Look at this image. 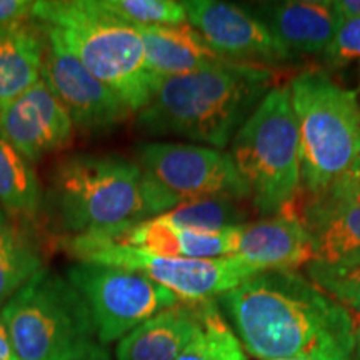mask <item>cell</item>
I'll return each instance as SVG.
<instances>
[{"mask_svg":"<svg viewBox=\"0 0 360 360\" xmlns=\"http://www.w3.org/2000/svg\"><path fill=\"white\" fill-rule=\"evenodd\" d=\"M34 2L29 0H0V24L30 19Z\"/></svg>","mask_w":360,"mask_h":360,"instance_id":"cell-27","label":"cell"},{"mask_svg":"<svg viewBox=\"0 0 360 360\" xmlns=\"http://www.w3.org/2000/svg\"><path fill=\"white\" fill-rule=\"evenodd\" d=\"M0 312L19 360H75L102 345L84 297L47 267Z\"/></svg>","mask_w":360,"mask_h":360,"instance_id":"cell-6","label":"cell"},{"mask_svg":"<svg viewBox=\"0 0 360 360\" xmlns=\"http://www.w3.org/2000/svg\"><path fill=\"white\" fill-rule=\"evenodd\" d=\"M321 58L330 69H340L355 58H360V19L342 20L335 37L328 44Z\"/></svg>","mask_w":360,"mask_h":360,"instance_id":"cell-26","label":"cell"},{"mask_svg":"<svg viewBox=\"0 0 360 360\" xmlns=\"http://www.w3.org/2000/svg\"><path fill=\"white\" fill-rule=\"evenodd\" d=\"M0 360H19L15 355V350H13L12 339L11 335H8L2 312H0Z\"/></svg>","mask_w":360,"mask_h":360,"instance_id":"cell-28","label":"cell"},{"mask_svg":"<svg viewBox=\"0 0 360 360\" xmlns=\"http://www.w3.org/2000/svg\"><path fill=\"white\" fill-rule=\"evenodd\" d=\"M7 220H8V217H7V214H6V212H4V210H2V209H0V225H4V224H6V222H7Z\"/></svg>","mask_w":360,"mask_h":360,"instance_id":"cell-33","label":"cell"},{"mask_svg":"<svg viewBox=\"0 0 360 360\" xmlns=\"http://www.w3.org/2000/svg\"><path fill=\"white\" fill-rule=\"evenodd\" d=\"M45 34L37 22L0 24V110L42 79Z\"/></svg>","mask_w":360,"mask_h":360,"instance_id":"cell-19","label":"cell"},{"mask_svg":"<svg viewBox=\"0 0 360 360\" xmlns=\"http://www.w3.org/2000/svg\"><path fill=\"white\" fill-rule=\"evenodd\" d=\"M75 360H114L110 357L109 350H107L105 345H101V347L92 350V352H89L87 355H84V357H79Z\"/></svg>","mask_w":360,"mask_h":360,"instance_id":"cell-30","label":"cell"},{"mask_svg":"<svg viewBox=\"0 0 360 360\" xmlns=\"http://www.w3.org/2000/svg\"><path fill=\"white\" fill-rule=\"evenodd\" d=\"M74 130L64 103L44 79L0 110V132L32 165L69 147Z\"/></svg>","mask_w":360,"mask_h":360,"instance_id":"cell-14","label":"cell"},{"mask_svg":"<svg viewBox=\"0 0 360 360\" xmlns=\"http://www.w3.org/2000/svg\"><path fill=\"white\" fill-rule=\"evenodd\" d=\"M139 165L180 204L209 197H227L238 202L252 197L249 184L238 172L232 155L219 148L147 142L139 147Z\"/></svg>","mask_w":360,"mask_h":360,"instance_id":"cell-10","label":"cell"},{"mask_svg":"<svg viewBox=\"0 0 360 360\" xmlns=\"http://www.w3.org/2000/svg\"><path fill=\"white\" fill-rule=\"evenodd\" d=\"M115 19L135 27L180 25L187 22L184 2L177 0H96Z\"/></svg>","mask_w":360,"mask_h":360,"instance_id":"cell-25","label":"cell"},{"mask_svg":"<svg viewBox=\"0 0 360 360\" xmlns=\"http://www.w3.org/2000/svg\"><path fill=\"white\" fill-rule=\"evenodd\" d=\"M282 212L304 225L312 260L339 262L360 257V187L349 174L319 193H297Z\"/></svg>","mask_w":360,"mask_h":360,"instance_id":"cell-12","label":"cell"},{"mask_svg":"<svg viewBox=\"0 0 360 360\" xmlns=\"http://www.w3.org/2000/svg\"><path fill=\"white\" fill-rule=\"evenodd\" d=\"M247 355L352 360L354 315L297 270H262L217 299Z\"/></svg>","mask_w":360,"mask_h":360,"instance_id":"cell-1","label":"cell"},{"mask_svg":"<svg viewBox=\"0 0 360 360\" xmlns=\"http://www.w3.org/2000/svg\"><path fill=\"white\" fill-rule=\"evenodd\" d=\"M334 6L342 20L360 19V0H334Z\"/></svg>","mask_w":360,"mask_h":360,"instance_id":"cell-29","label":"cell"},{"mask_svg":"<svg viewBox=\"0 0 360 360\" xmlns=\"http://www.w3.org/2000/svg\"><path fill=\"white\" fill-rule=\"evenodd\" d=\"M307 278L337 302L360 314V257L339 260V262L305 264Z\"/></svg>","mask_w":360,"mask_h":360,"instance_id":"cell-24","label":"cell"},{"mask_svg":"<svg viewBox=\"0 0 360 360\" xmlns=\"http://www.w3.org/2000/svg\"><path fill=\"white\" fill-rule=\"evenodd\" d=\"M177 360H247L245 350L225 322L217 300H210L200 332Z\"/></svg>","mask_w":360,"mask_h":360,"instance_id":"cell-23","label":"cell"},{"mask_svg":"<svg viewBox=\"0 0 360 360\" xmlns=\"http://www.w3.org/2000/svg\"><path fill=\"white\" fill-rule=\"evenodd\" d=\"M272 77L270 69L224 64L162 79L137 124L148 135L222 150L267 96Z\"/></svg>","mask_w":360,"mask_h":360,"instance_id":"cell-2","label":"cell"},{"mask_svg":"<svg viewBox=\"0 0 360 360\" xmlns=\"http://www.w3.org/2000/svg\"><path fill=\"white\" fill-rule=\"evenodd\" d=\"M159 217L182 229L217 232L245 225L249 212L238 200L227 197H209L182 202L174 210Z\"/></svg>","mask_w":360,"mask_h":360,"instance_id":"cell-22","label":"cell"},{"mask_svg":"<svg viewBox=\"0 0 360 360\" xmlns=\"http://www.w3.org/2000/svg\"><path fill=\"white\" fill-rule=\"evenodd\" d=\"M45 34L42 79L60 98L74 127L85 134H105L132 114L112 90L94 77L49 30Z\"/></svg>","mask_w":360,"mask_h":360,"instance_id":"cell-13","label":"cell"},{"mask_svg":"<svg viewBox=\"0 0 360 360\" xmlns=\"http://www.w3.org/2000/svg\"><path fill=\"white\" fill-rule=\"evenodd\" d=\"M44 193L29 160L0 132V209L32 220L42 209Z\"/></svg>","mask_w":360,"mask_h":360,"instance_id":"cell-20","label":"cell"},{"mask_svg":"<svg viewBox=\"0 0 360 360\" xmlns=\"http://www.w3.org/2000/svg\"><path fill=\"white\" fill-rule=\"evenodd\" d=\"M30 19L58 42L139 114L150 102L160 80L148 70L141 32L109 15L96 0H40Z\"/></svg>","mask_w":360,"mask_h":360,"instance_id":"cell-4","label":"cell"},{"mask_svg":"<svg viewBox=\"0 0 360 360\" xmlns=\"http://www.w3.org/2000/svg\"><path fill=\"white\" fill-rule=\"evenodd\" d=\"M49 200L72 236L120 231L174 210L180 202L154 182L139 162L114 154L62 159L51 177Z\"/></svg>","mask_w":360,"mask_h":360,"instance_id":"cell-3","label":"cell"},{"mask_svg":"<svg viewBox=\"0 0 360 360\" xmlns=\"http://www.w3.org/2000/svg\"><path fill=\"white\" fill-rule=\"evenodd\" d=\"M232 159L264 217L281 214L300 191L299 130L289 85H274L232 141Z\"/></svg>","mask_w":360,"mask_h":360,"instance_id":"cell-7","label":"cell"},{"mask_svg":"<svg viewBox=\"0 0 360 360\" xmlns=\"http://www.w3.org/2000/svg\"><path fill=\"white\" fill-rule=\"evenodd\" d=\"M349 175L355 180V184H357V186L360 187V157H359V160L354 164V167L350 169Z\"/></svg>","mask_w":360,"mask_h":360,"instance_id":"cell-32","label":"cell"},{"mask_svg":"<svg viewBox=\"0 0 360 360\" xmlns=\"http://www.w3.org/2000/svg\"><path fill=\"white\" fill-rule=\"evenodd\" d=\"M77 260L135 270L162 287L174 292L186 302L217 300L220 295L262 272L236 255L224 259L162 257L125 245L103 244L74 255Z\"/></svg>","mask_w":360,"mask_h":360,"instance_id":"cell-9","label":"cell"},{"mask_svg":"<svg viewBox=\"0 0 360 360\" xmlns=\"http://www.w3.org/2000/svg\"><path fill=\"white\" fill-rule=\"evenodd\" d=\"M44 267L42 250L25 227L8 220L0 225V307Z\"/></svg>","mask_w":360,"mask_h":360,"instance_id":"cell-21","label":"cell"},{"mask_svg":"<svg viewBox=\"0 0 360 360\" xmlns=\"http://www.w3.org/2000/svg\"><path fill=\"white\" fill-rule=\"evenodd\" d=\"M137 29L143 42L148 70L159 80L229 64L207 45L188 22L180 25H148Z\"/></svg>","mask_w":360,"mask_h":360,"instance_id":"cell-18","label":"cell"},{"mask_svg":"<svg viewBox=\"0 0 360 360\" xmlns=\"http://www.w3.org/2000/svg\"><path fill=\"white\" fill-rule=\"evenodd\" d=\"M205 302L180 300L119 340L115 347L117 360H177L180 354L199 334L204 323Z\"/></svg>","mask_w":360,"mask_h":360,"instance_id":"cell-16","label":"cell"},{"mask_svg":"<svg viewBox=\"0 0 360 360\" xmlns=\"http://www.w3.org/2000/svg\"><path fill=\"white\" fill-rule=\"evenodd\" d=\"M352 360H360V321L357 326H355V349Z\"/></svg>","mask_w":360,"mask_h":360,"instance_id":"cell-31","label":"cell"},{"mask_svg":"<svg viewBox=\"0 0 360 360\" xmlns=\"http://www.w3.org/2000/svg\"><path fill=\"white\" fill-rule=\"evenodd\" d=\"M65 277L87 302L105 347L180 302L174 292L135 270L77 260Z\"/></svg>","mask_w":360,"mask_h":360,"instance_id":"cell-8","label":"cell"},{"mask_svg":"<svg viewBox=\"0 0 360 360\" xmlns=\"http://www.w3.org/2000/svg\"><path fill=\"white\" fill-rule=\"evenodd\" d=\"M299 130L300 191L312 195L345 177L360 157L357 92L322 70H304L290 82Z\"/></svg>","mask_w":360,"mask_h":360,"instance_id":"cell-5","label":"cell"},{"mask_svg":"<svg viewBox=\"0 0 360 360\" xmlns=\"http://www.w3.org/2000/svg\"><path fill=\"white\" fill-rule=\"evenodd\" d=\"M282 360H283V359H282Z\"/></svg>","mask_w":360,"mask_h":360,"instance_id":"cell-34","label":"cell"},{"mask_svg":"<svg viewBox=\"0 0 360 360\" xmlns=\"http://www.w3.org/2000/svg\"><path fill=\"white\" fill-rule=\"evenodd\" d=\"M260 20L290 60L322 56L342 24L330 0L277 2L260 8Z\"/></svg>","mask_w":360,"mask_h":360,"instance_id":"cell-15","label":"cell"},{"mask_svg":"<svg viewBox=\"0 0 360 360\" xmlns=\"http://www.w3.org/2000/svg\"><path fill=\"white\" fill-rule=\"evenodd\" d=\"M184 7L188 24L229 64L272 70L290 62L254 12L217 0H187Z\"/></svg>","mask_w":360,"mask_h":360,"instance_id":"cell-11","label":"cell"},{"mask_svg":"<svg viewBox=\"0 0 360 360\" xmlns=\"http://www.w3.org/2000/svg\"><path fill=\"white\" fill-rule=\"evenodd\" d=\"M236 257L259 270H295L310 262L312 254L300 220L281 212L242 225Z\"/></svg>","mask_w":360,"mask_h":360,"instance_id":"cell-17","label":"cell"}]
</instances>
